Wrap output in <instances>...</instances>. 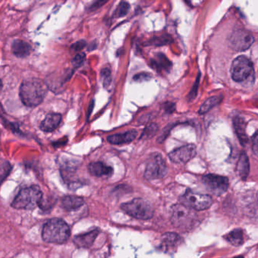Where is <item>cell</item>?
<instances>
[{
  "label": "cell",
  "mask_w": 258,
  "mask_h": 258,
  "mask_svg": "<svg viewBox=\"0 0 258 258\" xmlns=\"http://www.w3.org/2000/svg\"><path fill=\"white\" fill-rule=\"evenodd\" d=\"M48 92L47 85L39 79L24 80L20 87V98L24 105L29 107L39 106Z\"/></svg>",
  "instance_id": "1"
},
{
  "label": "cell",
  "mask_w": 258,
  "mask_h": 258,
  "mask_svg": "<svg viewBox=\"0 0 258 258\" xmlns=\"http://www.w3.org/2000/svg\"><path fill=\"white\" fill-rule=\"evenodd\" d=\"M171 221L177 230L183 232L192 231L198 226V215L195 210L184 206L176 204L171 210Z\"/></svg>",
  "instance_id": "2"
},
{
  "label": "cell",
  "mask_w": 258,
  "mask_h": 258,
  "mask_svg": "<svg viewBox=\"0 0 258 258\" xmlns=\"http://www.w3.org/2000/svg\"><path fill=\"white\" fill-rule=\"evenodd\" d=\"M71 236L69 226L63 220L53 218L44 224L42 238L48 243H65Z\"/></svg>",
  "instance_id": "3"
},
{
  "label": "cell",
  "mask_w": 258,
  "mask_h": 258,
  "mask_svg": "<svg viewBox=\"0 0 258 258\" xmlns=\"http://www.w3.org/2000/svg\"><path fill=\"white\" fill-rule=\"evenodd\" d=\"M42 191L38 186H31L21 189L12 203V206L15 209L33 210L39 206L42 200Z\"/></svg>",
  "instance_id": "4"
},
{
  "label": "cell",
  "mask_w": 258,
  "mask_h": 258,
  "mask_svg": "<svg viewBox=\"0 0 258 258\" xmlns=\"http://www.w3.org/2000/svg\"><path fill=\"white\" fill-rule=\"evenodd\" d=\"M121 209L127 215L138 220L145 221L154 216V209L148 202L143 199L136 198L128 203H123Z\"/></svg>",
  "instance_id": "5"
},
{
  "label": "cell",
  "mask_w": 258,
  "mask_h": 258,
  "mask_svg": "<svg viewBox=\"0 0 258 258\" xmlns=\"http://www.w3.org/2000/svg\"><path fill=\"white\" fill-rule=\"evenodd\" d=\"M230 72L232 78L236 83L254 80V66L251 60L245 56H239L233 60Z\"/></svg>",
  "instance_id": "6"
},
{
  "label": "cell",
  "mask_w": 258,
  "mask_h": 258,
  "mask_svg": "<svg viewBox=\"0 0 258 258\" xmlns=\"http://www.w3.org/2000/svg\"><path fill=\"white\" fill-rule=\"evenodd\" d=\"M168 166L162 155L154 153L147 161L145 176L147 180H157L163 178L168 174Z\"/></svg>",
  "instance_id": "7"
},
{
  "label": "cell",
  "mask_w": 258,
  "mask_h": 258,
  "mask_svg": "<svg viewBox=\"0 0 258 258\" xmlns=\"http://www.w3.org/2000/svg\"><path fill=\"white\" fill-rule=\"evenodd\" d=\"M180 203L195 211H204L209 209L213 203L212 197L188 190L180 199Z\"/></svg>",
  "instance_id": "8"
},
{
  "label": "cell",
  "mask_w": 258,
  "mask_h": 258,
  "mask_svg": "<svg viewBox=\"0 0 258 258\" xmlns=\"http://www.w3.org/2000/svg\"><path fill=\"white\" fill-rule=\"evenodd\" d=\"M254 42L253 35L245 30H236L229 38L230 48L236 51H243L248 49Z\"/></svg>",
  "instance_id": "9"
},
{
  "label": "cell",
  "mask_w": 258,
  "mask_h": 258,
  "mask_svg": "<svg viewBox=\"0 0 258 258\" xmlns=\"http://www.w3.org/2000/svg\"><path fill=\"white\" fill-rule=\"evenodd\" d=\"M202 182L212 194L221 196L227 192L229 187V179L224 176L210 174L203 176Z\"/></svg>",
  "instance_id": "10"
},
{
  "label": "cell",
  "mask_w": 258,
  "mask_h": 258,
  "mask_svg": "<svg viewBox=\"0 0 258 258\" xmlns=\"http://www.w3.org/2000/svg\"><path fill=\"white\" fill-rule=\"evenodd\" d=\"M196 146L188 144L173 150L169 153V158L174 163L183 165L193 159L196 156Z\"/></svg>",
  "instance_id": "11"
},
{
  "label": "cell",
  "mask_w": 258,
  "mask_h": 258,
  "mask_svg": "<svg viewBox=\"0 0 258 258\" xmlns=\"http://www.w3.org/2000/svg\"><path fill=\"white\" fill-rule=\"evenodd\" d=\"M183 239L180 235L176 233H165L162 236L161 248L165 252L175 251L179 246L183 243Z\"/></svg>",
  "instance_id": "12"
},
{
  "label": "cell",
  "mask_w": 258,
  "mask_h": 258,
  "mask_svg": "<svg viewBox=\"0 0 258 258\" xmlns=\"http://www.w3.org/2000/svg\"><path fill=\"white\" fill-rule=\"evenodd\" d=\"M99 233V230H95L88 232L84 234L76 236L74 239V243L77 248H89L93 245L94 242L96 239Z\"/></svg>",
  "instance_id": "13"
},
{
  "label": "cell",
  "mask_w": 258,
  "mask_h": 258,
  "mask_svg": "<svg viewBox=\"0 0 258 258\" xmlns=\"http://www.w3.org/2000/svg\"><path fill=\"white\" fill-rule=\"evenodd\" d=\"M89 172L98 177H110L113 174V168L101 162H92L88 165Z\"/></svg>",
  "instance_id": "14"
},
{
  "label": "cell",
  "mask_w": 258,
  "mask_h": 258,
  "mask_svg": "<svg viewBox=\"0 0 258 258\" xmlns=\"http://www.w3.org/2000/svg\"><path fill=\"white\" fill-rule=\"evenodd\" d=\"M62 115L59 113H51L47 115L43 121L41 122L40 129L45 132H51L56 130L62 122Z\"/></svg>",
  "instance_id": "15"
},
{
  "label": "cell",
  "mask_w": 258,
  "mask_h": 258,
  "mask_svg": "<svg viewBox=\"0 0 258 258\" xmlns=\"http://www.w3.org/2000/svg\"><path fill=\"white\" fill-rule=\"evenodd\" d=\"M137 136V132L136 130L128 131L124 133L118 134V135H111L108 137L107 140L112 144H124L132 142L136 139Z\"/></svg>",
  "instance_id": "16"
},
{
  "label": "cell",
  "mask_w": 258,
  "mask_h": 258,
  "mask_svg": "<svg viewBox=\"0 0 258 258\" xmlns=\"http://www.w3.org/2000/svg\"><path fill=\"white\" fill-rule=\"evenodd\" d=\"M84 205V201L81 197L76 196H67L62 199V206L67 212L78 210Z\"/></svg>",
  "instance_id": "17"
},
{
  "label": "cell",
  "mask_w": 258,
  "mask_h": 258,
  "mask_svg": "<svg viewBox=\"0 0 258 258\" xmlns=\"http://www.w3.org/2000/svg\"><path fill=\"white\" fill-rule=\"evenodd\" d=\"M233 126L241 144L245 146L248 141L246 134V123L245 120L239 116H236L233 119Z\"/></svg>",
  "instance_id": "18"
},
{
  "label": "cell",
  "mask_w": 258,
  "mask_h": 258,
  "mask_svg": "<svg viewBox=\"0 0 258 258\" xmlns=\"http://www.w3.org/2000/svg\"><path fill=\"white\" fill-rule=\"evenodd\" d=\"M12 50L13 54L16 57H27L31 52V46L30 44L23 40H15L12 43Z\"/></svg>",
  "instance_id": "19"
},
{
  "label": "cell",
  "mask_w": 258,
  "mask_h": 258,
  "mask_svg": "<svg viewBox=\"0 0 258 258\" xmlns=\"http://www.w3.org/2000/svg\"><path fill=\"white\" fill-rule=\"evenodd\" d=\"M237 173L241 179L245 180L249 174L250 163L248 156L245 152H242L239 156L237 163Z\"/></svg>",
  "instance_id": "20"
},
{
  "label": "cell",
  "mask_w": 258,
  "mask_h": 258,
  "mask_svg": "<svg viewBox=\"0 0 258 258\" xmlns=\"http://www.w3.org/2000/svg\"><path fill=\"white\" fill-rule=\"evenodd\" d=\"M151 65L159 71H168L172 67L171 61L163 54H158L156 58L151 61Z\"/></svg>",
  "instance_id": "21"
},
{
  "label": "cell",
  "mask_w": 258,
  "mask_h": 258,
  "mask_svg": "<svg viewBox=\"0 0 258 258\" xmlns=\"http://www.w3.org/2000/svg\"><path fill=\"white\" fill-rule=\"evenodd\" d=\"M227 242L234 246H239L244 242V233L241 229H235L225 236Z\"/></svg>",
  "instance_id": "22"
},
{
  "label": "cell",
  "mask_w": 258,
  "mask_h": 258,
  "mask_svg": "<svg viewBox=\"0 0 258 258\" xmlns=\"http://www.w3.org/2000/svg\"><path fill=\"white\" fill-rule=\"evenodd\" d=\"M222 101V97L221 96H212L207 100L200 107L199 114H205L208 112L210 111L213 107L219 104Z\"/></svg>",
  "instance_id": "23"
},
{
  "label": "cell",
  "mask_w": 258,
  "mask_h": 258,
  "mask_svg": "<svg viewBox=\"0 0 258 258\" xmlns=\"http://www.w3.org/2000/svg\"><path fill=\"white\" fill-rule=\"evenodd\" d=\"M159 131V127L156 124H150L149 125L146 127L144 130L143 133L142 134L140 139L148 140L150 138H153L154 135L157 133Z\"/></svg>",
  "instance_id": "24"
},
{
  "label": "cell",
  "mask_w": 258,
  "mask_h": 258,
  "mask_svg": "<svg viewBox=\"0 0 258 258\" xmlns=\"http://www.w3.org/2000/svg\"><path fill=\"white\" fill-rule=\"evenodd\" d=\"M129 9H130V5L127 2H121L115 11V15L118 18H122L128 13Z\"/></svg>",
  "instance_id": "25"
},
{
  "label": "cell",
  "mask_w": 258,
  "mask_h": 258,
  "mask_svg": "<svg viewBox=\"0 0 258 258\" xmlns=\"http://www.w3.org/2000/svg\"><path fill=\"white\" fill-rule=\"evenodd\" d=\"M11 170H12V166L8 162L0 165V185L2 184L3 180L9 176Z\"/></svg>",
  "instance_id": "26"
},
{
  "label": "cell",
  "mask_w": 258,
  "mask_h": 258,
  "mask_svg": "<svg viewBox=\"0 0 258 258\" xmlns=\"http://www.w3.org/2000/svg\"><path fill=\"white\" fill-rule=\"evenodd\" d=\"M101 79L105 87L107 88L110 86L111 83H112V76H111V71L109 68H104L101 70Z\"/></svg>",
  "instance_id": "27"
},
{
  "label": "cell",
  "mask_w": 258,
  "mask_h": 258,
  "mask_svg": "<svg viewBox=\"0 0 258 258\" xmlns=\"http://www.w3.org/2000/svg\"><path fill=\"white\" fill-rule=\"evenodd\" d=\"M85 59H86V54L84 53H79L75 57L73 58L72 64L74 68H79L83 64L84 62Z\"/></svg>",
  "instance_id": "28"
},
{
  "label": "cell",
  "mask_w": 258,
  "mask_h": 258,
  "mask_svg": "<svg viewBox=\"0 0 258 258\" xmlns=\"http://www.w3.org/2000/svg\"><path fill=\"white\" fill-rule=\"evenodd\" d=\"M86 43L85 41H78V42H75V43H74L71 45V51H74V52H77V51L83 49L84 47L86 46Z\"/></svg>",
  "instance_id": "29"
},
{
  "label": "cell",
  "mask_w": 258,
  "mask_h": 258,
  "mask_svg": "<svg viewBox=\"0 0 258 258\" xmlns=\"http://www.w3.org/2000/svg\"><path fill=\"white\" fill-rule=\"evenodd\" d=\"M108 1H109V0H95V1H94L93 3L90 5V6H89V10H96L97 9H99L103 5L106 4Z\"/></svg>",
  "instance_id": "30"
},
{
  "label": "cell",
  "mask_w": 258,
  "mask_h": 258,
  "mask_svg": "<svg viewBox=\"0 0 258 258\" xmlns=\"http://www.w3.org/2000/svg\"><path fill=\"white\" fill-rule=\"evenodd\" d=\"M151 78V74H146V73H142V74H137L133 77V80L136 82L148 81L149 79Z\"/></svg>",
  "instance_id": "31"
},
{
  "label": "cell",
  "mask_w": 258,
  "mask_h": 258,
  "mask_svg": "<svg viewBox=\"0 0 258 258\" xmlns=\"http://www.w3.org/2000/svg\"><path fill=\"white\" fill-rule=\"evenodd\" d=\"M258 141H257V133L255 132L254 137L252 138V149L254 151V154H257V147H258Z\"/></svg>",
  "instance_id": "32"
},
{
  "label": "cell",
  "mask_w": 258,
  "mask_h": 258,
  "mask_svg": "<svg viewBox=\"0 0 258 258\" xmlns=\"http://www.w3.org/2000/svg\"><path fill=\"white\" fill-rule=\"evenodd\" d=\"M3 81H2L1 80H0V91H1L2 89H3Z\"/></svg>",
  "instance_id": "33"
},
{
  "label": "cell",
  "mask_w": 258,
  "mask_h": 258,
  "mask_svg": "<svg viewBox=\"0 0 258 258\" xmlns=\"http://www.w3.org/2000/svg\"><path fill=\"white\" fill-rule=\"evenodd\" d=\"M234 258H244L242 257V256H237V257H234Z\"/></svg>",
  "instance_id": "34"
}]
</instances>
